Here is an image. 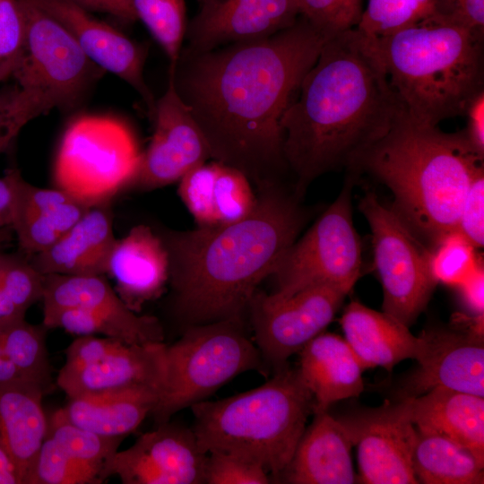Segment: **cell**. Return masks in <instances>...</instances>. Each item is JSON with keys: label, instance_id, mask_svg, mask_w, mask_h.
<instances>
[{"label": "cell", "instance_id": "obj_1", "mask_svg": "<svg viewBox=\"0 0 484 484\" xmlns=\"http://www.w3.org/2000/svg\"><path fill=\"white\" fill-rule=\"evenodd\" d=\"M329 38L298 16L268 38L207 51L182 48L169 66L211 159L241 171L258 189L288 170L281 118Z\"/></svg>", "mask_w": 484, "mask_h": 484}, {"label": "cell", "instance_id": "obj_2", "mask_svg": "<svg viewBox=\"0 0 484 484\" xmlns=\"http://www.w3.org/2000/svg\"><path fill=\"white\" fill-rule=\"evenodd\" d=\"M402 111L368 38L356 28L329 38L281 118L297 192L324 173L350 169Z\"/></svg>", "mask_w": 484, "mask_h": 484}, {"label": "cell", "instance_id": "obj_3", "mask_svg": "<svg viewBox=\"0 0 484 484\" xmlns=\"http://www.w3.org/2000/svg\"><path fill=\"white\" fill-rule=\"evenodd\" d=\"M258 190L241 220L159 234L175 309L191 325L242 322L256 288L297 239L305 218L294 198L280 184Z\"/></svg>", "mask_w": 484, "mask_h": 484}, {"label": "cell", "instance_id": "obj_4", "mask_svg": "<svg viewBox=\"0 0 484 484\" xmlns=\"http://www.w3.org/2000/svg\"><path fill=\"white\" fill-rule=\"evenodd\" d=\"M484 155L462 131L411 119L404 110L350 170L370 174L391 191V209L421 242L432 246L456 229L460 211Z\"/></svg>", "mask_w": 484, "mask_h": 484}, {"label": "cell", "instance_id": "obj_5", "mask_svg": "<svg viewBox=\"0 0 484 484\" xmlns=\"http://www.w3.org/2000/svg\"><path fill=\"white\" fill-rule=\"evenodd\" d=\"M367 38L402 109L417 122L438 125L463 116L484 90L483 37L464 28L425 22Z\"/></svg>", "mask_w": 484, "mask_h": 484}, {"label": "cell", "instance_id": "obj_6", "mask_svg": "<svg viewBox=\"0 0 484 484\" xmlns=\"http://www.w3.org/2000/svg\"><path fill=\"white\" fill-rule=\"evenodd\" d=\"M191 408L193 431L205 453L237 456L278 478L294 455L314 401L298 368L286 366L255 389Z\"/></svg>", "mask_w": 484, "mask_h": 484}, {"label": "cell", "instance_id": "obj_7", "mask_svg": "<svg viewBox=\"0 0 484 484\" xmlns=\"http://www.w3.org/2000/svg\"><path fill=\"white\" fill-rule=\"evenodd\" d=\"M251 370L264 373L265 363L242 322L192 324L177 341L166 344L164 379L151 415L158 425L166 423L176 412Z\"/></svg>", "mask_w": 484, "mask_h": 484}, {"label": "cell", "instance_id": "obj_8", "mask_svg": "<svg viewBox=\"0 0 484 484\" xmlns=\"http://www.w3.org/2000/svg\"><path fill=\"white\" fill-rule=\"evenodd\" d=\"M143 152L124 122L85 115L65 129L54 162L56 188L94 206L109 202L135 177Z\"/></svg>", "mask_w": 484, "mask_h": 484}, {"label": "cell", "instance_id": "obj_9", "mask_svg": "<svg viewBox=\"0 0 484 484\" xmlns=\"http://www.w3.org/2000/svg\"><path fill=\"white\" fill-rule=\"evenodd\" d=\"M24 40L13 74L20 87L46 99L52 108L74 107L100 71L72 34L30 0H18Z\"/></svg>", "mask_w": 484, "mask_h": 484}, {"label": "cell", "instance_id": "obj_10", "mask_svg": "<svg viewBox=\"0 0 484 484\" xmlns=\"http://www.w3.org/2000/svg\"><path fill=\"white\" fill-rule=\"evenodd\" d=\"M348 181L334 202L283 255L273 274L275 293L290 296L315 285H331L348 293L358 281L361 246L351 210Z\"/></svg>", "mask_w": 484, "mask_h": 484}, {"label": "cell", "instance_id": "obj_11", "mask_svg": "<svg viewBox=\"0 0 484 484\" xmlns=\"http://www.w3.org/2000/svg\"><path fill=\"white\" fill-rule=\"evenodd\" d=\"M359 210L371 230L383 311L410 327L426 309L437 284L429 271L428 250L375 193L365 194Z\"/></svg>", "mask_w": 484, "mask_h": 484}, {"label": "cell", "instance_id": "obj_12", "mask_svg": "<svg viewBox=\"0 0 484 484\" xmlns=\"http://www.w3.org/2000/svg\"><path fill=\"white\" fill-rule=\"evenodd\" d=\"M347 295V291L325 284L287 297L255 292L247 311L264 363L274 371L286 367L290 356L324 332Z\"/></svg>", "mask_w": 484, "mask_h": 484}, {"label": "cell", "instance_id": "obj_13", "mask_svg": "<svg viewBox=\"0 0 484 484\" xmlns=\"http://www.w3.org/2000/svg\"><path fill=\"white\" fill-rule=\"evenodd\" d=\"M207 453L193 431L169 421L117 451L102 471L105 481L117 476L124 484L205 483Z\"/></svg>", "mask_w": 484, "mask_h": 484}, {"label": "cell", "instance_id": "obj_14", "mask_svg": "<svg viewBox=\"0 0 484 484\" xmlns=\"http://www.w3.org/2000/svg\"><path fill=\"white\" fill-rule=\"evenodd\" d=\"M338 419L356 447L362 483H419L412 466L416 428L398 402H385Z\"/></svg>", "mask_w": 484, "mask_h": 484}, {"label": "cell", "instance_id": "obj_15", "mask_svg": "<svg viewBox=\"0 0 484 484\" xmlns=\"http://www.w3.org/2000/svg\"><path fill=\"white\" fill-rule=\"evenodd\" d=\"M153 116L152 137L129 187L151 190L168 186L211 159L208 143L177 94L170 73L164 94L155 102Z\"/></svg>", "mask_w": 484, "mask_h": 484}, {"label": "cell", "instance_id": "obj_16", "mask_svg": "<svg viewBox=\"0 0 484 484\" xmlns=\"http://www.w3.org/2000/svg\"><path fill=\"white\" fill-rule=\"evenodd\" d=\"M483 317H462L460 326L424 331L425 350L402 398L436 387L484 396Z\"/></svg>", "mask_w": 484, "mask_h": 484}, {"label": "cell", "instance_id": "obj_17", "mask_svg": "<svg viewBox=\"0 0 484 484\" xmlns=\"http://www.w3.org/2000/svg\"><path fill=\"white\" fill-rule=\"evenodd\" d=\"M295 0H209L187 25L186 48L207 51L268 38L293 25Z\"/></svg>", "mask_w": 484, "mask_h": 484}, {"label": "cell", "instance_id": "obj_18", "mask_svg": "<svg viewBox=\"0 0 484 484\" xmlns=\"http://www.w3.org/2000/svg\"><path fill=\"white\" fill-rule=\"evenodd\" d=\"M59 22L100 69L131 85L153 114L155 101L143 78L145 52L135 42L72 0H30Z\"/></svg>", "mask_w": 484, "mask_h": 484}, {"label": "cell", "instance_id": "obj_19", "mask_svg": "<svg viewBox=\"0 0 484 484\" xmlns=\"http://www.w3.org/2000/svg\"><path fill=\"white\" fill-rule=\"evenodd\" d=\"M166 344L123 343L101 361L58 373L56 382L69 399L135 387L161 390Z\"/></svg>", "mask_w": 484, "mask_h": 484}, {"label": "cell", "instance_id": "obj_20", "mask_svg": "<svg viewBox=\"0 0 484 484\" xmlns=\"http://www.w3.org/2000/svg\"><path fill=\"white\" fill-rule=\"evenodd\" d=\"M109 202L92 206L47 249L30 255L42 275H99L108 273L117 243Z\"/></svg>", "mask_w": 484, "mask_h": 484}, {"label": "cell", "instance_id": "obj_21", "mask_svg": "<svg viewBox=\"0 0 484 484\" xmlns=\"http://www.w3.org/2000/svg\"><path fill=\"white\" fill-rule=\"evenodd\" d=\"M14 216L12 229L19 251L32 255L53 245L92 206L64 190L42 188L27 182L13 169Z\"/></svg>", "mask_w": 484, "mask_h": 484}, {"label": "cell", "instance_id": "obj_22", "mask_svg": "<svg viewBox=\"0 0 484 484\" xmlns=\"http://www.w3.org/2000/svg\"><path fill=\"white\" fill-rule=\"evenodd\" d=\"M107 274L125 306L139 313L162 294L169 281V256L160 237L147 225L133 227L117 240Z\"/></svg>", "mask_w": 484, "mask_h": 484}, {"label": "cell", "instance_id": "obj_23", "mask_svg": "<svg viewBox=\"0 0 484 484\" xmlns=\"http://www.w3.org/2000/svg\"><path fill=\"white\" fill-rule=\"evenodd\" d=\"M398 404L417 429L454 441L484 463V396L436 387Z\"/></svg>", "mask_w": 484, "mask_h": 484}, {"label": "cell", "instance_id": "obj_24", "mask_svg": "<svg viewBox=\"0 0 484 484\" xmlns=\"http://www.w3.org/2000/svg\"><path fill=\"white\" fill-rule=\"evenodd\" d=\"M344 339L363 367L391 371L405 359L419 361L425 350L421 335L385 313L373 310L359 301L349 303L340 319Z\"/></svg>", "mask_w": 484, "mask_h": 484}, {"label": "cell", "instance_id": "obj_25", "mask_svg": "<svg viewBox=\"0 0 484 484\" xmlns=\"http://www.w3.org/2000/svg\"><path fill=\"white\" fill-rule=\"evenodd\" d=\"M305 429L294 455L282 473L285 482L294 484H352V443L347 428L327 411L315 413Z\"/></svg>", "mask_w": 484, "mask_h": 484}, {"label": "cell", "instance_id": "obj_26", "mask_svg": "<svg viewBox=\"0 0 484 484\" xmlns=\"http://www.w3.org/2000/svg\"><path fill=\"white\" fill-rule=\"evenodd\" d=\"M298 353V371L312 394L314 413L363 392L365 368L343 337L323 332Z\"/></svg>", "mask_w": 484, "mask_h": 484}, {"label": "cell", "instance_id": "obj_27", "mask_svg": "<svg viewBox=\"0 0 484 484\" xmlns=\"http://www.w3.org/2000/svg\"><path fill=\"white\" fill-rule=\"evenodd\" d=\"M44 393L42 386L27 380L0 383V443L15 466L21 484L47 436Z\"/></svg>", "mask_w": 484, "mask_h": 484}, {"label": "cell", "instance_id": "obj_28", "mask_svg": "<svg viewBox=\"0 0 484 484\" xmlns=\"http://www.w3.org/2000/svg\"><path fill=\"white\" fill-rule=\"evenodd\" d=\"M159 392L150 387L109 391L69 399L56 411L70 422L100 434L125 437L151 414Z\"/></svg>", "mask_w": 484, "mask_h": 484}, {"label": "cell", "instance_id": "obj_29", "mask_svg": "<svg viewBox=\"0 0 484 484\" xmlns=\"http://www.w3.org/2000/svg\"><path fill=\"white\" fill-rule=\"evenodd\" d=\"M412 466L424 484L483 483L484 463L468 449L436 433L416 428Z\"/></svg>", "mask_w": 484, "mask_h": 484}, {"label": "cell", "instance_id": "obj_30", "mask_svg": "<svg viewBox=\"0 0 484 484\" xmlns=\"http://www.w3.org/2000/svg\"><path fill=\"white\" fill-rule=\"evenodd\" d=\"M42 324L47 329L60 328L78 336L101 334L129 344L161 342L164 339L160 321L151 315L125 321L78 307L43 309Z\"/></svg>", "mask_w": 484, "mask_h": 484}, {"label": "cell", "instance_id": "obj_31", "mask_svg": "<svg viewBox=\"0 0 484 484\" xmlns=\"http://www.w3.org/2000/svg\"><path fill=\"white\" fill-rule=\"evenodd\" d=\"M47 328L17 317L0 324L3 354L23 376L46 391L50 381V364L46 348Z\"/></svg>", "mask_w": 484, "mask_h": 484}, {"label": "cell", "instance_id": "obj_32", "mask_svg": "<svg viewBox=\"0 0 484 484\" xmlns=\"http://www.w3.org/2000/svg\"><path fill=\"white\" fill-rule=\"evenodd\" d=\"M102 469L81 462L46 436L22 484H99Z\"/></svg>", "mask_w": 484, "mask_h": 484}, {"label": "cell", "instance_id": "obj_33", "mask_svg": "<svg viewBox=\"0 0 484 484\" xmlns=\"http://www.w3.org/2000/svg\"><path fill=\"white\" fill-rule=\"evenodd\" d=\"M140 19L165 51L170 66L177 63L186 37L184 0H132Z\"/></svg>", "mask_w": 484, "mask_h": 484}, {"label": "cell", "instance_id": "obj_34", "mask_svg": "<svg viewBox=\"0 0 484 484\" xmlns=\"http://www.w3.org/2000/svg\"><path fill=\"white\" fill-rule=\"evenodd\" d=\"M435 3L436 0H367L356 29L367 37L387 36L430 19Z\"/></svg>", "mask_w": 484, "mask_h": 484}, {"label": "cell", "instance_id": "obj_35", "mask_svg": "<svg viewBox=\"0 0 484 484\" xmlns=\"http://www.w3.org/2000/svg\"><path fill=\"white\" fill-rule=\"evenodd\" d=\"M47 436L73 458L103 471L105 462L117 452L125 437L102 436L64 419L56 411L48 423Z\"/></svg>", "mask_w": 484, "mask_h": 484}, {"label": "cell", "instance_id": "obj_36", "mask_svg": "<svg viewBox=\"0 0 484 484\" xmlns=\"http://www.w3.org/2000/svg\"><path fill=\"white\" fill-rule=\"evenodd\" d=\"M480 260L476 247L456 229L445 234L428 250V267L434 281L452 287H458Z\"/></svg>", "mask_w": 484, "mask_h": 484}, {"label": "cell", "instance_id": "obj_37", "mask_svg": "<svg viewBox=\"0 0 484 484\" xmlns=\"http://www.w3.org/2000/svg\"><path fill=\"white\" fill-rule=\"evenodd\" d=\"M253 192L246 175L219 162L212 193L218 225L234 223L247 217L256 203Z\"/></svg>", "mask_w": 484, "mask_h": 484}, {"label": "cell", "instance_id": "obj_38", "mask_svg": "<svg viewBox=\"0 0 484 484\" xmlns=\"http://www.w3.org/2000/svg\"><path fill=\"white\" fill-rule=\"evenodd\" d=\"M44 275L32 265L30 255L0 253V287L17 309L26 314L28 308L41 300Z\"/></svg>", "mask_w": 484, "mask_h": 484}, {"label": "cell", "instance_id": "obj_39", "mask_svg": "<svg viewBox=\"0 0 484 484\" xmlns=\"http://www.w3.org/2000/svg\"><path fill=\"white\" fill-rule=\"evenodd\" d=\"M50 109L52 107L46 99L16 83L1 89L0 153L30 121Z\"/></svg>", "mask_w": 484, "mask_h": 484}, {"label": "cell", "instance_id": "obj_40", "mask_svg": "<svg viewBox=\"0 0 484 484\" xmlns=\"http://www.w3.org/2000/svg\"><path fill=\"white\" fill-rule=\"evenodd\" d=\"M217 169L218 161L204 162L178 181L177 194L198 227L218 225L212 201Z\"/></svg>", "mask_w": 484, "mask_h": 484}, {"label": "cell", "instance_id": "obj_41", "mask_svg": "<svg viewBox=\"0 0 484 484\" xmlns=\"http://www.w3.org/2000/svg\"><path fill=\"white\" fill-rule=\"evenodd\" d=\"M299 16L328 38L358 26L363 0H295Z\"/></svg>", "mask_w": 484, "mask_h": 484}, {"label": "cell", "instance_id": "obj_42", "mask_svg": "<svg viewBox=\"0 0 484 484\" xmlns=\"http://www.w3.org/2000/svg\"><path fill=\"white\" fill-rule=\"evenodd\" d=\"M24 40V23L18 0H0V82L13 77Z\"/></svg>", "mask_w": 484, "mask_h": 484}, {"label": "cell", "instance_id": "obj_43", "mask_svg": "<svg viewBox=\"0 0 484 484\" xmlns=\"http://www.w3.org/2000/svg\"><path fill=\"white\" fill-rule=\"evenodd\" d=\"M269 473L260 465L230 454L210 453L207 458L205 483L267 484Z\"/></svg>", "mask_w": 484, "mask_h": 484}, {"label": "cell", "instance_id": "obj_44", "mask_svg": "<svg viewBox=\"0 0 484 484\" xmlns=\"http://www.w3.org/2000/svg\"><path fill=\"white\" fill-rule=\"evenodd\" d=\"M426 22L462 27L483 37L484 0H436L433 14Z\"/></svg>", "mask_w": 484, "mask_h": 484}, {"label": "cell", "instance_id": "obj_45", "mask_svg": "<svg viewBox=\"0 0 484 484\" xmlns=\"http://www.w3.org/2000/svg\"><path fill=\"white\" fill-rule=\"evenodd\" d=\"M456 230L476 248L484 244V170L472 180L463 200Z\"/></svg>", "mask_w": 484, "mask_h": 484}, {"label": "cell", "instance_id": "obj_46", "mask_svg": "<svg viewBox=\"0 0 484 484\" xmlns=\"http://www.w3.org/2000/svg\"><path fill=\"white\" fill-rule=\"evenodd\" d=\"M123 343L111 337L79 335L65 350V362L61 370H78L96 364Z\"/></svg>", "mask_w": 484, "mask_h": 484}, {"label": "cell", "instance_id": "obj_47", "mask_svg": "<svg viewBox=\"0 0 484 484\" xmlns=\"http://www.w3.org/2000/svg\"><path fill=\"white\" fill-rule=\"evenodd\" d=\"M463 116H466L467 123L462 133L470 143L484 155V90L473 97Z\"/></svg>", "mask_w": 484, "mask_h": 484}, {"label": "cell", "instance_id": "obj_48", "mask_svg": "<svg viewBox=\"0 0 484 484\" xmlns=\"http://www.w3.org/2000/svg\"><path fill=\"white\" fill-rule=\"evenodd\" d=\"M468 309L474 315H484V268L482 259L474 271L457 287Z\"/></svg>", "mask_w": 484, "mask_h": 484}, {"label": "cell", "instance_id": "obj_49", "mask_svg": "<svg viewBox=\"0 0 484 484\" xmlns=\"http://www.w3.org/2000/svg\"><path fill=\"white\" fill-rule=\"evenodd\" d=\"M88 11H97L113 15L125 22L135 21L132 0H72Z\"/></svg>", "mask_w": 484, "mask_h": 484}, {"label": "cell", "instance_id": "obj_50", "mask_svg": "<svg viewBox=\"0 0 484 484\" xmlns=\"http://www.w3.org/2000/svg\"><path fill=\"white\" fill-rule=\"evenodd\" d=\"M14 205L13 169H9L0 177V229L12 228Z\"/></svg>", "mask_w": 484, "mask_h": 484}, {"label": "cell", "instance_id": "obj_51", "mask_svg": "<svg viewBox=\"0 0 484 484\" xmlns=\"http://www.w3.org/2000/svg\"><path fill=\"white\" fill-rule=\"evenodd\" d=\"M0 484H21L16 468L0 443Z\"/></svg>", "mask_w": 484, "mask_h": 484}, {"label": "cell", "instance_id": "obj_52", "mask_svg": "<svg viewBox=\"0 0 484 484\" xmlns=\"http://www.w3.org/2000/svg\"><path fill=\"white\" fill-rule=\"evenodd\" d=\"M21 316H25V314L17 309L11 298L0 287V324Z\"/></svg>", "mask_w": 484, "mask_h": 484}, {"label": "cell", "instance_id": "obj_53", "mask_svg": "<svg viewBox=\"0 0 484 484\" xmlns=\"http://www.w3.org/2000/svg\"><path fill=\"white\" fill-rule=\"evenodd\" d=\"M27 380L15 365L5 356H0V383ZM29 381V380H27Z\"/></svg>", "mask_w": 484, "mask_h": 484}, {"label": "cell", "instance_id": "obj_54", "mask_svg": "<svg viewBox=\"0 0 484 484\" xmlns=\"http://www.w3.org/2000/svg\"><path fill=\"white\" fill-rule=\"evenodd\" d=\"M1 355H4V354H3L2 343H1V340H0V356Z\"/></svg>", "mask_w": 484, "mask_h": 484}, {"label": "cell", "instance_id": "obj_55", "mask_svg": "<svg viewBox=\"0 0 484 484\" xmlns=\"http://www.w3.org/2000/svg\"><path fill=\"white\" fill-rule=\"evenodd\" d=\"M201 1V4L204 3V2H207L209 0H200Z\"/></svg>", "mask_w": 484, "mask_h": 484}]
</instances>
